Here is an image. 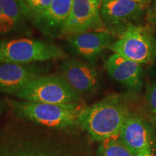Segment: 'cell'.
<instances>
[{
    "label": "cell",
    "instance_id": "cell-13",
    "mask_svg": "<svg viewBox=\"0 0 156 156\" xmlns=\"http://www.w3.org/2000/svg\"><path fill=\"white\" fill-rule=\"evenodd\" d=\"M39 76L38 72L27 64H0V91L16 95L25 85Z\"/></svg>",
    "mask_w": 156,
    "mask_h": 156
},
{
    "label": "cell",
    "instance_id": "cell-23",
    "mask_svg": "<svg viewBox=\"0 0 156 156\" xmlns=\"http://www.w3.org/2000/svg\"><path fill=\"white\" fill-rule=\"evenodd\" d=\"M132 1H135V2H141L145 4V5L149 6L150 4L153 0H132Z\"/></svg>",
    "mask_w": 156,
    "mask_h": 156
},
{
    "label": "cell",
    "instance_id": "cell-20",
    "mask_svg": "<svg viewBox=\"0 0 156 156\" xmlns=\"http://www.w3.org/2000/svg\"><path fill=\"white\" fill-rule=\"evenodd\" d=\"M10 32V29H9L7 20H6L5 17L4 16L1 7H0V36L9 34Z\"/></svg>",
    "mask_w": 156,
    "mask_h": 156
},
{
    "label": "cell",
    "instance_id": "cell-5",
    "mask_svg": "<svg viewBox=\"0 0 156 156\" xmlns=\"http://www.w3.org/2000/svg\"><path fill=\"white\" fill-rule=\"evenodd\" d=\"M154 34L155 32L147 25L129 24L108 49L142 65L151 64L156 58Z\"/></svg>",
    "mask_w": 156,
    "mask_h": 156
},
{
    "label": "cell",
    "instance_id": "cell-8",
    "mask_svg": "<svg viewBox=\"0 0 156 156\" xmlns=\"http://www.w3.org/2000/svg\"><path fill=\"white\" fill-rule=\"evenodd\" d=\"M148 6L132 0H103L101 8V18L106 30L114 35L121 33L129 24L145 17Z\"/></svg>",
    "mask_w": 156,
    "mask_h": 156
},
{
    "label": "cell",
    "instance_id": "cell-17",
    "mask_svg": "<svg viewBox=\"0 0 156 156\" xmlns=\"http://www.w3.org/2000/svg\"><path fill=\"white\" fill-rule=\"evenodd\" d=\"M143 102L144 112L156 126V80L147 81Z\"/></svg>",
    "mask_w": 156,
    "mask_h": 156
},
{
    "label": "cell",
    "instance_id": "cell-18",
    "mask_svg": "<svg viewBox=\"0 0 156 156\" xmlns=\"http://www.w3.org/2000/svg\"><path fill=\"white\" fill-rule=\"evenodd\" d=\"M52 1L53 0H25L36 16L46 12L49 8Z\"/></svg>",
    "mask_w": 156,
    "mask_h": 156
},
{
    "label": "cell",
    "instance_id": "cell-6",
    "mask_svg": "<svg viewBox=\"0 0 156 156\" xmlns=\"http://www.w3.org/2000/svg\"><path fill=\"white\" fill-rule=\"evenodd\" d=\"M22 101L49 104L81 102V96L60 75H41L15 95Z\"/></svg>",
    "mask_w": 156,
    "mask_h": 156
},
{
    "label": "cell",
    "instance_id": "cell-10",
    "mask_svg": "<svg viewBox=\"0 0 156 156\" xmlns=\"http://www.w3.org/2000/svg\"><path fill=\"white\" fill-rule=\"evenodd\" d=\"M60 76L80 96L96 91L99 85L97 69L91 64L70 59L60 66Z\"/></svg>",
    "mask_w": 156,
    "mask_h": 156
},
{
    "label": "cell",
    "instance_id": "cell-7",
    "mask_svg": "<svg viewBox=\"0 0 156 156\" xmlns=\"http://www.w3.org/2000/svg\"><path fill=\"white\" fill-rule=\"evenodd\" d=\"M118 137L134 156L144 150L154 151L156 147L155 124L145 112L136 109L129 116Z\"/></svg>",
    "mask_w": 156,
    "mask_h": 156
},
{
    "label": "cell",
    "instance_id": "cell-16",
    "mask_svg": "<svg viewBox=\"0 0 156 156\" xmlns=\"http://www.w3.org/2000/svg\"><path fill=\"white\" fill-rule=\"evenodd\" d=\"M97 156H134L119 137L101 142L97 148Z\"/></svg>",
    "mask_w": 156,
    "mask_h": 156
},
{
    "label": "cell",
    "instance_id": "cell-19",
    "mask_svg": "<svg viewBox=\"0 0 156 156\" xmlns=\"http://www.w3.org/2000/svg\"><path fill=\"white\" fill-rule=\"evenodd\" d=\"M145 25L152 29L154 32L156 31V0H154L151 5L148 6L145 13Z\"/></svg>",
    "mask_w": 156,
    "mask_h": 156
},
{
    "label": "cell",
    "instance_id": "cell-14",
    "mask_svg": "<svg viewBox=\"0 0 156 156\" xmlns=\"http://www.w3.org/2000/svg\"><path fill=\"white\" fill-rule=\"evenodd\" d=\"M74 0H53L49 8L44 14L36 16L44 28H62L71 12Z\"/></svg>",
    "mask_w": 156,
    "mask_h": 156
},
{
    "label": "cell",
    "instance_id": "cell-15",
    "mask_svg": "<svg viewBox=\"0 0 156 156\" xmlns=\"http://www.w3.org/2000/svg\"><path fill=\"white\" fill-rule=\"evenodd\" d=\"M0 7L11 31L30 17H36L24 0H0Z\"/></svg>",
    "mask_w": 156,
    "mask_h": 156
},
{
    "label": "cell",
    "instance_id": "cell-24",
    "mask_svg": "<svg viewBox=\"0 0 156 156\" xmlns=\"http://www.w3.org/2000/svg\"><path fill=\"white\" fill-rule=\"evenodd\" d=\"M155 56L156 58V41H155Z\"/></svg>",
    "mask_w": 156,
    "mask_h": 156
},
{
    "label": "cell",
    "instance_id": "cell-9",
    "mask_svg": "<svg viewBox=\"0 0 156 156\" xmlns=\"http://www.w3.org/2000/svg\"><path fill=\"white\" fill-rule=\"evenodd\" d=\"M103 0H74L71 12L61 28L72 36L91 30H106L101 18Z\"/></svg>",
    "mask_w": 156,
    "mask_h": 156
},
{
    "label": "cell",
    "instance_id": "cell-11",
    "mask_svg": "<svg viewBox=\"0 0 156 156\" xmlns=\"http://www.w3.org/2000/svg\"><path fill=\"white\" fill-rule=\"evenodd\" d=\"M105 67L111 77L126 88L134 92L142 90L144 85L142 64L114 53L105 62Z\"/></svg>",
    "mask_w": 156,
    "mask_h": 156
},
{
    "label": "cell",
    "instance_id": "cell-4",
    "mask_svg": "<svg viewBox=\"0 0 156 156\" xmlns=\"http://www.w3.org/2000/svg\"><path fill=\"white\" fill-rule=\"evenodd\" d=\"M67 54L56 45L35 39L0 40V64H28L63 59Z\"/></svg>",
    "mask_w": 156,
    "mask_h": 156
},
{
    "label": "cell",
    "instance_id": "cell-22",
    "mask_svg": "<svg viewBox=\"0 0 156 156\" xmlns=\"http://www.w3.org/2000/svg\"><path fill=\"white\" fill-rule=\"evenodd\" d=\"M7 106H7V102L0 98V116L5 113Z\"/></svg>",
    "mask_w": 156,
    "mask_h": 156
},
{
    "label": "cell",
    "instance_id": "cell-12",
    "mask_svg": "<svg viewBox=\"0 0 156 156\" xmlns=\"http://www.w3.org/2000/svg\"><path fill=\"white\" fill-rule=\"evenodd\" d=\"M114 41V35L108 30H91L69 36V43L78 55L93 60Z\"/></svg>",
    "mask_w": 156,
    "mask_h": 156
},
{
    "label": "cell",
    "instance_id": "cell-1",
    "mask_svg": "<svg viewBox=\"0 0 156 156\" xmlns=\"http://www.w3.org/2000/svg\"><path fill=\"white\" fill-rule=\"evenodd\" d=\"M90 140L75 129H56L18 119L0 130V156H97Z\"/></svg>",
    "mask_w": 156,
    "mask_h": 156
},
{
    "label": "cell",
    "instance_id": "cell-2",
    "mask_svg": "<svg viewBox=\"0 0 156 156\" xmlns=\"http://www.w3.org/2000/svg\"><path fill=\"white\" fill-rule=\"evenodd\" d=\"M132 95L112 93L89 106H85L79 119V127L90 139L103 142L118 137L126 120L135 110Z\"/></svg>",
    "mask_w": 156,
    "mask_h": 156
},
{
    "label": "cell",
    "instance_id": "cell-21",
    "mask_svg": "<svg viewBox=\"0 0 156 156\" xmlns=\"http://www.w3.org/2000/svg\"><path fill=\"white\" fill-rule=\"evenodd\" d=\"M136 156H156V155L154 153V151L151 150H144L140 152Z\"/></svg>",
    "mask_w": 156,
    "mask_h": 156
},
{
    "label": "cell",
    "instance_id": "cell-3",
    "mask_svg": "<svg viewBox=\"0 0 156 156\" xmlns=\"http://www.w3.org/2000/svg\"><path fill=\"white\" fill-rule=\"evenodd\" d=\"M6 102L17 118L56 129H73L79 126L80 116L86 106L82 102L49 104L9 99Z\"/></svg>",
    "mask_w": 156,
    "mask_h": 156
}]
</instances>
